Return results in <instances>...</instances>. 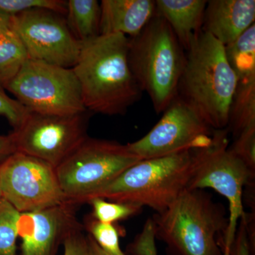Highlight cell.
Instances as JSON below:
<instances>
[{
	"instance_id": "11",
	"label": "cell",
	"mask_w": 255,
	"mask_h": 255,
	"mask_svg": "<svg viewBox=\"0 0 255 255\" xmlns=\"http://www.w3.org/2000/svg\"><path fill=\"white\" fill-rule=\"evenodd\" d=\"M1 197L18 212H31L67 202L56 169L16 151L0 164Z\"/></svg>"
},
{
	"instance_id": "4",
	"label": "cell",
	"mask_w": 255,
	"mask_h": 255,
	"mask_svg": "<svg viewBox=\"0 0 255 255\" xmlns=\"http://www.w3.org/2000/svg\"><path fill=\"white\" fill-rule=\"evenodd\" d=\"M152 219L155 238L174 255H223L228 218L204 189H187Z\"/></svg>"
},
{
	"instance_id": "19",
	"label": "cell",
	"mask_w": 255,
	"mask_h": 255,
	"mask_svg": "<svg viewBox=\"0 0 255 255\" xmlns=\"http://www.w3.org/2000/svg\"><path fill=\"white\" fill-rule=\"evenodd\" d=\"M226 58L238 80L255 77V25L225 46Z\"/></svg>"
},
{
	"instance_id": "28",
	"label": "cell",
	"mask_w": 255,
	"mask_h": 255,
	"mask_svg": "<svg viewBox=\"0 0 255 255\" xmlns=\"http://www.w3.org/2000/svg\"><path fill=\"white\" fill-rule=\"evenodd\" d=\"M84 227L76 228L70 233L63 243V255H90Z\"/></svg>"
},
{
	"instance_id": "1",
	"label": "cell",
	"mask_w": 255,
	"mask_h": 255,
	"mask_svg": "<svg viewBox=\"0 0 255 255\" xmlns=\"http://www.w3.org/2000/svg\"><path fill=\"white\" fill-rule=\"evenodd\" d=\"M129 38L100 35L82 44L73 70L88 112L122 115L140 100L142 90L128 63Z\"/></svg>"
},
{
	"instance_id": "5",
	"label": "cell",
	"mask_w": 255,
	"mask_h": 255,
	"mask_svg": "<svg viewBox=\"0 0 255 255\" xmlns=\"http://www.w3.org/2000/svg\"><path fill=\"white\" fill-rule=\"evenodd\" d=\"M186 55L169 23L155 16L136 36L129 38L128 63L142 92L157 114L178 95Z\"/></svg>"
},
{
	"instance_id": "33",
	"label": "cell",
	"mask_w": 255,
	"mask_h": 255,
	"mask_svg": "<svg viewBox=\"0 0 255 255\" xmlns=\"http://www.w3.org/2000/svg\"><path fill=\"white\" fill-rule=\"evenodd\" d=\"M1 198H2V197H1V190H0V199H1Z\"/></svg>"
},
{
	"instance_id": "31",
	"label": "cell",
	"mask_w": 255,
	"mask_h": 255,
	"mask_svg": "<svg viewBox=\"0 0 255 255\" xmlns=\"http://www.w3.org/2000/svg\"><path fill=\"white\" fill-rule=\"evenodd\" d=\"M87 238L90 255H113L110 254V253H108L107 252L104 251L103 249H102V248L97 245V243L94 241L93 238H92L91 236L87 235Z\"/></svg>"
},
{
	"instance_id": "8",
	"label": "cell",
	"mask_w": 255,
	"mask_h": 255,
	"mask_svg": "<svg viewBox=\"0 0 255 255\" xmlns=\"http://www.w3.org/2000/svg\"><path fill=\"white\" fill-rule=\"evenodd\" d=\"M4 89L31 112L55 115L88 112L72 68L28 58Z\"/></svg>"
},
{
	"instance_id": "25",
	"label": "cell",
	"mask_w": 255,
	"mask_h": 255,
	"mask_svg": "<svg viewBox=\"0 0 255 255\" xmlns=\"http://www.w3.org/2000/svg\"><path fill=\"white\" fill-rule=\"evenodd\" d=\"M229 149L255 175V127L240 133Z\"/></svg>"
},
{
	"instance_id": "13",
	"label": "cell",
	"mask_w": 255,
	"mask_h": 255,
	"mask_svg": "<svg viewBox=\"0 0 255 255\" xmlns=\"http://www.w3.org/2000/svg\"><path fill=\"white\" fill-rule=\"evenodd\" d=\"M78 207L65 202L40 211L20 213L19 255H57L70 233L83 226L77 218Z\"/></svg>"
},
{
	"instance_id": "21",
	"label": "cell",
	"mask_w": 255,
	"mask_h": 255,
	"mask_svg": "<svg viewBox=\"0 0 255 255\" xmlns=\"http://www.w3.org/2000/svg\"><path fill=\"white\" fill-rule=\"evenodd\" d=\"M19 215L9 202L0 199V255H19L16 246Z\"/></svg>"
},
{
	"instance_id": "6",
	"label": "cell",
	"mask_w": 255,
	"mask_h": 255,
	"mask_svg": "<svg viewBox=\"0 0 255 255\" xmlns=\"http://www.w3.org/2000/svg\"><path fill=\"white\" fill-rule=\"evenodd\" d=\"M140 160L127 145L88 136L55 169L67 202L80 206Z\"/></svg>"
},
{
	"instance_id": "17",
	"label": "cell",
	"mask_w": 255,
	"mask_h": 255,
	"mask_svg": "<svg viewBox=\"0 0 255 255\" xmlns=\"http://www.w3.org/2000/svg\"><path fill=\"white\" fill-rule=\"evenodd\" d=\"M72 34L81 44L100 35L101 6L97 0H69L65 16Z\"/></svg>"
},
{
	"instance_id": "27",
	"label": "cell",
	"mask_w": 255,
	"mask_h": 255,
	"mask_svg": "<svg viewBox=\"0 0 255 255\" xmlns=\"http://www.w3.org/2000/svg\"><path fill=\"white\" fill-rule=\"evenodd\" d=\"M28 113L26 107L9 97L0 87V116L6 119L14 130L21 125Z\"/></svg>"
},
{
	"instance_id": "22",
	"label": "cell",
	"mask_w": 255,
	"mask_h": 255,
	"mask_svg": "<svg viewBox=\"0 0 255 255\" xmlns=\"http://www.w3.org/2000/svg\"><path fill=\"white\" fill-rule=\"evenodd\" d=\"M87 204L92 206V211L90 215L94 219L102 223L112 224L140 214L142 210L140 206L114 202L100 198L92 199Z\"/></svg>"
},
{
	"instance_id": "2",
	"label": "cell",
	"mask_w": 255,
	"mask_h": 255,
	"mask_svg": "<svg viewBox=\"0 0 255 255\" xmlns=\"http://www.w3.org/2000/svg\"><path fill=\"white\" fill-rule=\"evenodd\" d=\"M187 52L178 95L213 128L227 129L237 78L225 46L202 30Z\"/></svg>"
},
{
	"instance_id": "30",
	"label": "cell",
	"mask_w": 255,
	"mask_h": 255,
	"mask_svg": "<svg viewBox=\"0 0 255 255\" xmlns=\"http://www.w3.org/2000/svg\"><path fill=\"white\" fill-rule=\"evenodd\" d=\"M16 152L14 137L11 133L8 135H0V164Z\"/></svg>"
},
{
	"instance_id": "32",
	"label": "cell",
	"mask_w": 255,
	"mask_h": 255,
	"mask_svg": "<svg viewBox=\"0 0 255 255\" xmlns=\"http://www.w3.org/2000/svg\"><path fill=\"white\" fill-rule=\"evenodd\" d=\"M11 28V16L0 12V30Z\"/></svg>"
},
{
	"instance_id": "26",
	"label": "cell",
	"mask_w": 255,
	"mask_h": 255,
	"mask_svg": "<svg viewBox=\"0 0 255 255\" xmlns=\"http://www.w3.org/2000/svg\"><path fill=\"white\" fill-rule=\"evenodd\" d=\"M155 226L152 218L146 221L141 232L128 248L131 255H158L155 243Z\"/></svg>"
},
{
	"instance_id": "20",
	"label": "cell",
	"mask_w": 255,
	"mask_h": 255,
	"mask_svg": "<svg viewBox=\"0 0 255 255\" xmlns=\"http://www.w3.org/2000/svg\"><path fill=\"white\" fill-rule=\"evenodd\" d=\"M28 55L11 28L0 30V87H4L18 73Z\"/></svg>"
},
{
	"instance_id": "3",
	"label": "cell",
	"mask_w": 255,
	"mask_h": 255,
	"mask_svg": "<svg viewBox=\"0 0 255 255\" xmlns=\"http://www.w3.org/2000/svg\"><path fill=\"white\" fill-rule=\"evenodd\" d=\"M199 150L142 159L132 164L107 185L87 196L150 208L160 214L188 189Z\"/></svg>"
},
{
	"instance_id": "18",
	"label": "cell",
	"mask_w": 255,
	"mask_h": 255,
	"mask_svg": "<svg viewBox=\"0 0 255 255\" xmlns=\"http://www.w3.org/2000/svg\"><path fill=\"white\" fill-rule=\"evenodd\" d=\"M254 127L255 77L238 80L237 87L230 110L228 126L236 137L245 130Z\"/></svg>"
},
{
	"instance_id": "9",
	"label": "cell",
	"mask_w": 255,
	"mask_h": 255,
	"mask_svg": "<svg viewBox=\"0 0 255 255\" xmlns=\"http://www.w3.org/2000/svg\"><path fill=\"white\" fill-rule=\"evenodd\" d=\"M226 129L216 130L177 95L163 116L145 136L127 144L141 160L189 150H203L214 145Z\"/></svg>"
},
{
	"instance_id": "12",
	"label": "cell",
	"mask_w": 255,
	"mask_h": 255,
	"mask_svg": "<svg viewBox=\"0 0 255 255\" xmlns=\"http://www.w3.org/2000/svg\"><path fill=\"white\" fill-rule=\"evenodd\" d=\"M11 28L22 43L29 59L73 68L82 44L69 29L64 15L36 9L11 16Z\"/></svg>"
},
{
	"instance_id": "24",
	"label": "cell",
	"mask_w": 255,
	"mask_h": 255,
	"mask_svg": "<svg viewBox=\"0 0 255 255\" xmlns=\"http://www.w3.org/2000/svg\"><path fill=\"white\" fill-rule=\"evenodd\" d=\"M50 10L65 16L67 1L62 0H0V12L8 15L20 14L28 10Z\"/></svg>"
},
{
	"instance_id": "10",
	"label": "cell",
	"mask_w": 255,
	"mask_h": 255,
	"mask_svg": "<svg viewBox=\"0 0 255 255\" xmlns=\"http://www.w3.org/2000/svg\"><path fill=\"white\" fill-rule=\"evenodd\" d=\"M89 112L55 115L28 111L11 132L16 151L41 159L56 168L87 135Z\"/></svg>"
},
{
	"instance_id": "29",
	"label": "cell",
	"mask_w": 255,
	"mask_h": 255,
	"mask_svg": "<svg viewBox=\"0 0 255 255\" xmlns=\"http://www.w3.org/2000/svg\"><path fill=\"white\" fill-rule=\"evenodd\" d=\"M249 219L246 214L241 221L233 243L232 255H252Z\"/></svg>"
},
{
	"instance_id": "16",
	"label": "cell",
	"mask_w": 255,
	"mask_h": 255,
	"mask_svg": "<svg viewBox=\"0 0 255 255\" xmlns=\"http://www.w3.org/2000/svg\"><path fill=\"white\" fill-rule=\"evenodd\" d=\"M205 0H157L156 14L169 23L174 34L186 51L202 31Z\"/></svg>"
},
{
	"instance_id": "7",
	"label": "cell",
	"mask_w": 255,
	"mask_h": 255,
	"mask_svg": "<svg viewBox=\"0 0 255 255\" xmlns=\"http://www.w3.org/2000/svg\"><path fill=\"white\" fill-rule=\"evenodd\" d=\"M228 133L226 129L214 145L198 151L188 186V189H214L227 199L230 215L223 255H232L238 224L246 214L243 200L244 188L253 182L255 176L228 148Z\"/></svg>"
},
{
	"instance_id": "23",
	"label": "cell",
	"mask_w": 255,
	"mask_h": 255,
	"mask_svg": "<svg viewBox=\"0 0 255 255\" xmlns=\"http://www.w3.org/2000/svg\"><path fill=\"white\" fill-rule=\"evenodd\" d=\"M83 227L104 251L113 255H126L119 244L120 231L115 224L100 222L89 215L85 219Z\"/></svg>"
},
{
	"instance_id": "14",
	"label": "cell",
	"mask_w": 255,
	"mask_h": 255,
	"mask_svg": "<svg viewBox=\"0 0 255 255\" xmlns=\"http://www.w3.org/2000/svg\"><path fill=\"white\" fill-rule=\"evenodd\" d=\"M255 18V0L208 1L202 30L226 46L254 24Z\"/></svg>"
},
{
	"instance_id": "15",
	"label": "cell",
	"mask_w": 255,
	"mask_h": 255,
	"mask_svg": "<svg viewBox=\"0 0 255 255\" xmlns=\"http://www.w3.org/2000/svg\"><path fill=\"white\" fill-rule=\"evenodd\" d=\"M100 35L122 33L133 38L156 14L152 0H102Z\"/></svg>"
}]
</instances>
